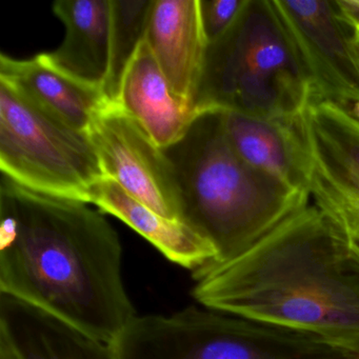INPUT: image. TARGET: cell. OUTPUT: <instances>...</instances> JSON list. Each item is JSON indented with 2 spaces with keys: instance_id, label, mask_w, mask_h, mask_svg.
Here are the masks:
<instances>
[{
  "instance_id": "obj_10",
  "label": "cell",
  "mask_w": 359,
  "mask_h": 359,
  "mask_svg": "<svg viewBox=\"0 0 359 359\" xmlns=\"http://www.w3.org/2000/svg\"><path fill=\"white\" fill-rule=\"evenodd\" d=\"M144 39L174 93L195 107L209 46L199 0H152Z\"/></svg>"
},
{
  "instance_id": "obj_18",
  "label": "cell",
  "mask_w": 359,
  "mask_h": 359,
  "mask_svg": "<svg viewBox=\"0 0 359 359\" xmlns=\"http://www.w3.org/2000/svg\"><path fill=\"white\" fill-rule=\"evenodd\" d=\"M340 20L354 32L359 30V0H333Z\"/></svg>"
},
{
  "instance_id": "obj_8",
  "label": "cell",
  "mask_w": 359,
  "mask_h": 359,
  "mask_svg": "<svg viewBox=\"0 0 359 359\" xmlns=\"http://www.w3.org/2000/svg\"><path fill=\"white\" fill-rule=\"evenodd\" d=\"M313 86L334 102L359 98V53L354 32L331 0H273Z\"/></svg>"
},
{
  "instance_id": "obj_7",
  "label": "cell",
  "mask_w": 359,
  "mask_h": 359,
  "mask_svg": "<svg viewBox=\"0 0 359 359\" xmlns=\"http://www.w3.org/2000/svg\"><path fill=\"white\" fill-rule=\"evenodd\" d=\"M89 135L106 177L163 217L182 222L180 191L171 163L128 113L108 102L96 115Z\"/></svg>"
},
{
  "instance_id": "obj_20",
  "label": "cell",
  "mask_w": 359,
  "mask_h": 359,
  "mask_svg": "<svg viewBox=\"0 0 359 359\" xmlns=\"http://www.w3.org/2000/svg\"><path fill=\"white\" fill-rule=\"evenodd\" d=\"M344 109L346 112L350 113L357 121H359V98L358 100H348V102H336Z\"/></svg>"
},
{
  "instance_id": "obj_3",
  "label": "cell",
  "mask_w": 359,
  "mask_h": 359,
  "mask_svg": "<svg viewBox=\"0 0 359 359\" xmlns=\"http://www.w3.org/2000/svg\"><path fill=\"white\" fill-rule=\"evenodd\" d=\"M163 150L177 182L182 222L212 245L214 268L249 251L310 201V195L238 156L226 137L222 111H201L184 135Z\"/></svg>"
},
{
  "instance_id": "obj_14",
  "label": "cell",
  "mask_w": 359,
  "mask_h": 359,
  "mask_svg": "<svg viewBox=\"0 0 359 359\" xmlns=\"http://www.w3.org/2000/svg\"><path fill=\"white\" fill-rule=\"evenodd\" d=\"M0 331L7 335L22 359H117L111 344L1 294Z\"/></svg>"
},
{
  "instance_id": "obj_13",
  "label": "cell",
  "mask_w": 359,
  "mask_h": 359,
  "mask_svg": "<svg viewBox=\"0 0 359 359\" xmlns=\"http://www.w3.org/2000/svg\"><path fill=\"white\" fill-rule=\"evenodd\" d=\"M90 203L125 222L170 262L190 270L195 279L215 266V251L201 235L184 222L163 217L142 205L112 178L96 184Z\"/></svg>"
},
{
  "instance_id": "obj_9",
  "label": "cell",
  "mask_w": 359,
  "mask_h": 359,
  "mask_svg": "<svg viewBox=\"0 0 359 359\" xmlns=\"http://www.w3.org/2000/svg\"><path fill=\"white\" fill-rule=\"evenodd\" d=\"M222 121L231 146L245 163L295 192L310 195L311 163L302 114L266 118L222 111Z\"/></svg>"
},
{
  "instance_id": "obj_6",
  "label": "cell",
  "mask_w": 359,
  "mask_h": 359,
  "mask_svg": "<svg viewBox=\"0 0 359 359\" xmlns=\"http://www.w3.org/2000/svg\"><path fill=\"white\" fill-rule=\"evenodd\" d=\"M311 163L310 195L346 235L359 231V121L311 96L302 113Z\"/></svg>"
},
{
  "instance_id": "obj_4",
  "label": "cell",
  "mask_w": 359,
  "mask_h": 359,
  "mask_svg": "<svg viewBox=\"0 0 359 359\" xmlns=\"http://www.w3.org/2000/svg\"><path fill=\"white\" fill-rule=\"evenodd\" d=\"M312 95L308 71L273 0H245L226 32L208 46L195 108L294 118Z\"/></svg>"
},
{
  "instance_id": "obj_19",
  "label": "cell",
  "mask_w": 359,
  "mask_h": 359,
  "mask_svg": "<svg viewBox=\"0 0 359 359\" xmlns=\"http://www.w3.org/2000/svg\"><path fill=\"white\" fill-rule=\"evenodd\" d=\"M0 359H22L9 338L1 331H0Z\"/></svg>"
},
{
  "instance_id": "obj_22",
  "label": "cell",
  "mask_w": 359,
  "mask_h": 359,
  "mask_svg": "<svg viewBox=\"0 0 359 359\" xmlns=\"http://www.w3.org/2000/svg\"><path fill=\"white\" fill-rule=\"evenodd\" d=\"M354 39L355 43H356L357 47H359V30L355 32Z\"/></svg>"
},
{
  "instance_id": "obj_17",
  "label": "cell",
  "mask_w": 359,
  "mask_h": 359,
  "mask_svg": "<svg viewBox=\"0 0 359 359\" xmlns=\"http://www.w3.org/2000/svg\"><path fill=\"white\" fill-rule=\"evenodd\" d=\"M243 3L245 0H199L201 25L208 43L226 32Z\"/></svg>"
},
{
  "instance_id": "obj_12",
  "label": "cell",
  "mask_w": 359,
  "mask_h": 359,
  "mask_svg": "<svg viewBox=\"0 0 359 359\" xmlns=\"http://www.w3.org/2000/svg\"><path fill=\"white\" fill-rule=\"evenodd\" d=\"M114 104L161 149L178 142L198 114L174 93L146 39L126 69Z\"/></svg>"
},
{
  "instance_id": "obj_1",
  "label": "cell",
  "mask_w": 359,
  "mask_h": 359,
  "mask_svg": "<svg viewBox=\"0 0 359 359\" xmlns=\"http://www.w3.org/2000/svg\"><path fill=\"white\" fill-rule=\"evenodd\" d=\"M118 234L89 203L33 192L1 176L0 294L112 344L135 318Z\"/></svg>"
},
{
  "instance_id": "obj_11",
  "label": "cell",
  "mask_w": 359,
  "mask_h": 359,
  "mask_svg": "<svg viewBox=\"0 0 359 359\" xmlns=\"http://www.w3.org/2000/svg\"><path fill=\"white\" fill-rule=\"evenodd\" d=\"M53 12L65 25L66 35L55 51L41 53V58L62 74L104 94L112 47L111 0H58Z\"/></svg>"
},
{
  "instance_id": "obj_2",
  "label": "cell",
  "mask_w": 359,
  "mask_h": 359,
  "mask_svg": "<svg viewBox=\"0 0 359 359\" xmlns=\"http://www.w3.org/2000/svg\"><path fill=\"white\" fill-rule=\"evenodd\" d=\"M195 280L193 295L205 308L313 336L359 357V260L315 203Z\"/></svg>"
},
{
  "instance_id": "obj_16",
  "label": "cell",
  "mask_w": 359,
  "mask_h": 359,
  "mask_svg": "<svg viewBox=\"0 0 359 359\" xmlns=\"http://www.w3.org/2000/svg\"><path fill=\"white\" fill-rule=\"evenodd\" d=\"M111 4L112 47L104 96L109 102H115L126 69L146 36L152 0H111Z\"/></svg>"
},
{
  "instance_id": "obj_23",
  "label": "cell",
  "mask_w": 359,
  "mask_h": 359,
  "mask_svg": "<svg viewBox=\"0 0 359 359\" xmlns=\"http://www.w3.org/2000/svg\"><path fill=\"white\" fill-rule=\"evenodd\" d=\"M357 49H358V53H359V47H357Z\"/></svg>"
},
{
  "instance_id": "obj_15",
  "label": "cell",
  "mask_w": 359,
  "mask_h": 359,
  "mask_svg": "<svg viewBox=\"0 0 359 359\" xmlns=\"http://www.w3.org/2000/svg\"><path fill=\"white\" fill-rule=\"evenodd\" d=\"M0 79L58 121L88 133L96 115L109 102L102 91L62 74L41 54L25 60L1 54Z\"/></svg>"
},
{
  "instance_id": "obj_5",
  "label": "cell",
  "mask_w": 359,
  "mask_h": 359,
  "mask_svg": "<svg viewBox=\"0 0 359 359\" xmlns=\"http://www.w3.org/2000/svg\"><path fill=\"white\" fill-rule=\"evenodd\" d=\"M0 170L33 192L89 205L106 178L88 132L58 121L1 79Z\"/></svg>"
},
{
  "instance_id": "obj_21",
  "label": "cell",
  "mask_w": 359,
  "mask_h": 359,
  "mask_svg": "<svg viewBox=\"0 0 359 359\" xmlns=\"http://www.w3.org/2000/svg\"><path fill=\"white\" fill-rule=\"evenodd\" d=\"M348 239V245H350L351 251L354 254L355 257L359 260V231L352 233L350 235H346Z\"/></svg>"
}]
</instances>
